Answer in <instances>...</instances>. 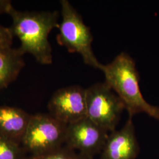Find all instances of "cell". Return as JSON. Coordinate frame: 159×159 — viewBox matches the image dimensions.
Listing matches in <instances>:
<instances>
[{
    "mask_svg": "<svg viewBox=\"0 0 159 159\" xmlns=\"http://www.w3.org/2000/svg\"><path fill=\"white\" fill-rule=\"evenodd\" d=\"M9 15L12 21L10 28L21 42L20 51L31 54L41 64H52L48 36L53 29L58 28V12L20 11L13 7Z\"/></svg>",
    "mask_w": 159,
    "mask_h": 159,
    "instance_id": "obj_1",
    "label": "cell"
},
{
    "mask_svg": "<svg viewBox=\"0 0 159 159\" xmlns=\"http://www.w3.org/2000/svg\"><path fill=\"white\" fill-rule=\"evenodd\" d=\"M101 70L105 82L123 102L129 117L144 113L159 120V107L150 104L144 98L139 86V74L134 60L122 52L111 63L102 65Z\"/></svg>",
    "mask_w": 159,
    "mask_h": 159,
    "instance_id": "obj_2",
    "label": "cell"
},
{
    "mask_svg": "<svg viewBox=\"0 0 159 159\" xmlns=\"http://www.w3.org/2000/svg\"><path fill=\"white\" fill-rule=\"evenodd\" d=\"M60 5L62 20L58 26V43L70 52L79 54L85 64L101 70L102 64L97 60L92 49L93 37L90 27L68 0L60 1Z\"/></svg>",
    "mask_w": 159,
    "mask_h": 159,
    "instance_id": "obj_3",
    "label": "cell"
},
{
    "mask_svg": "<svg viewBox=\"0 0 159 159\" xmlns=\"http://www.w3.org/2000/svg\"><path fill=\"white\" fill-rule=\"evenodd\" d=\"M67 127L49 113L31 115L21 145L29 157L50 153L65 144Z\"/></svg>",
    "mask_w": 159,
    "mask_h": 159,
    "instance_id": "obj_4",
    "label": "cell"
},
{
    "mask_svg": "<svg viewBox=\"0 0 159 159\" xmlns=\"http://www.w3.org/2000/svg\"><path fill=\"white\" fill-rule=\"evenodd\" d=\"M87 117L109 133L116 130L125 107L106 83H97L85 89Z\"/></svg>",
    "mask_w": 159,
    "mask_h": 159,
    "instance_id": "obj_5",
    "label": "cell"
},
{
    "mask_svg": "<svg viewBox=\"0 0 159 159\" xmlns=\"http://www.w3.org/2000/svg\"><path fill=\"white\" fill-rule=\"evenodd\" d=\"M109 132L87 117L67 125L65 145L87 158L101 153Z\"/></svg>",
    "mask_w": 159,
    "mask_h": 159,
    "instance_id": "obj_6",
    "label": "cell"
},
{
    "mask_svg": "<svg viewBox=\"0 0 159 159\" xmlns=\"http://www.w3.org/2000/svg\"><path fill=\"white\" fill-rule=\"evenodd\" d=\"M49 114L66 125L87 117L85 89L71 85L58 89L48 103Z\"/></svg>",
    "mask_w": 159,
    "mask_h": 159,
    "instance_id": "obj_7",
    "label": "cell"
},
{
    "mask_svg": "<svg viewBox=\"0 0 159 159\" xmlns=\"http://www.w3.org/2000/svg\"><path fill=\"white\" fill-rule=\"evenodd\" d=\"M140 151L133 117L119 130L110 132L100 153V159H135Z\"/></svg>",
    "mask_w": 159,
    "mask_h": 159,
    "instance_id": "obj_8",
    "label": "cell"
},
{
    "mask_svg": "<svg viewBox=\"0 0 159 159\" xmlns=\"http://www.w3.org/2000/svg\"><path fill=\"white\" fill-rule=\"evenodd\" d=\"M31 116L21 108L0 106V135L21 144Z\"/></svg>",
    "mask_w": 159,
    "mask_h": 159,
    "instance_id": "obj_9",
    "label": "cell"
},
{
    "mask_svg": "<svg viewBox=\"0 0 159 159\" xmlns=\"http://www.w3.org/2000/svg\"><path fill=\"white\" fill-rule=\"evenodd\" d=\"M24 54L18 48H0V92L17 79L25 66Z\"/></svg>",
    "mask_w": 159,
    "mask_h": 159,
    "instance_id": "obj_10",
    "label": "cell"
},
{
    "mask_svg": "<svg viewBox=\"0 0 159 159\" xmlns=\"http://www.w3.org/2000/svg\"><path fill=\"white\" fill-rule=\"evenodd\" d=\"M0 159H29L21 144L0 135Z\"/></svg>",
    "mask_w": 159,
    "mask_h": 159,
    "instance_id": "obj_11",
    "label": "cell"
},
{
    "mask_svg": "<svg viewBox=\"0 0 159 159\" xmlns=\"http://www.w3.org/2000/svg\"><path fill=\"white\" fill-rule=\"evenodd\" d=\"M84 157L64 144L50 153L37 157H29V159H83Z\"/></svg>",
    "mask_w": 159,
    "mask_h": 159,
    "instance_id": "obj_12",
    "label": "cell"
},
{
    "mask_svg": "<svg viewBox=\"0 0 159 159\" xmlns=\"http://www.w3.org/2000/svg\"><path fill=\"white\" fill-rule=\"evenodd\" d=\"M13 37L10 28L0 25V48L11 47Z\"/></svg>",
    "mask_w": 159,
    "mask_h": 159,
    "instance_id": "obj_13",
    "label": "cell"
},
{
    "mask_svg": "<svg viewBox=\"0 0 159 159\" xmlns=\"http://www.w3.org/2000/svg\"><path fill=\"white\" fill-rule=\"evenodd\" d=\"M13 8L11 1L8 0H0V14H9L10 12Z\"/></svg>",
    "mask_w": 159,
    "mask_h": 159,
    "instance_id": "obj_14",
    "label": "cell"
},
{
    "mask_svg": "<svg viewBox=\"0 0 159 159\" xmlns=\"http://www.w3.org/2000/svg\"><path fill=\"white\" fill-rule=\"evenodd\" d=\"M83 159H94V158H87V157H84Z\"/></svg>",
    "mask_w": 159,
    "mask_h": 159,
    "instance_id": "obj_15",
    "label": "cell"
}]
</instances>
